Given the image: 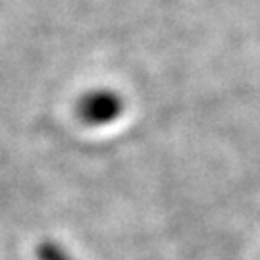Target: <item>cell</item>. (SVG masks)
<instances>
[{
	"label": "cell",
	"instance_id": "6da1fadb",
	"mask_svg": "<svg viewBox=\"0 0 260 260\" xmlns=\"http://www.w3.org/2000/svg\"><path fill=\"white\" fill-rule=\"evenodd\" d=\"M125 112V99L108 87L91 89L79 96L77 116L85 125L104 127L120 120Z\"/></svg>",
	"mask_w": 260,
	"mask_h": 260
},
{
	"label": "cell",
	"instance_id": "7a4b0ae2",
	"mask_svg": "<svg viewBox=\"0 0 260 260\" xmlns=\"http://www.w3.org/2000/svg\"><path fill=\"white\" fill-rule=\"evenodd\" d=\"M39 258L41 260H72L70 254L54 243H43L39 247Z\"/></svg>",
	"mask_w": 260,
	"mask_h": 260
}]
</instances>
